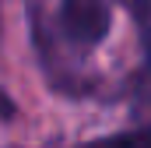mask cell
I'll return each instance as SVG.
<instances>
[{
    "label": "cell",
    "mask_w": 151,
    "mask_h": 148,
    "mask_svg": "<svg viewBox=\"0 0 151 148\" xmlns=\"http://www.w3.org/2000/svg\"><path fill=\"white\" fill-rule=\"evenodd\" d=\"M63 36L74 46H99L113 28V11L106 0H63L60 7Z\"/></svg>",
    "instance_id": "6da1fadb"
},
{
    "label": "cell",
    "mask_w": 151,
    "mask_h": 148,
    "mask_svg": "<svg viewBox=\"0 0 151 148\" xmlns=\"http://www.w3.org/2000/svg\"><path fill=\"white\" fill-rule=\"evenodd\" d=\"M81 148H151V131H127V134H109L95 138Z\"/></svg>",
    "instance_id": "7a4b0ae2"
},
{
    "label": "cell",
    "mask_w": 151,
    "mask_h": 148,
    "mask_svg": "<svg viewBox=\"0 0 151 148\" xmlns=\"http://www.w3.org/2000/svg\"><path fill=\"white\" fill-rule=\"evenodd\" d=\"M0 116H14V106H7V95H0Z\"/></svg>",
    "instance_id": "3957f363"
}]
</instances>
